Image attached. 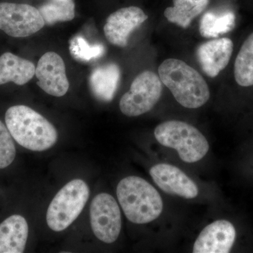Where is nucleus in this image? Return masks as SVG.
Listing matches in <instances>:
<instances>
[{
    "mask_svg": "<svg viewBox=\"0 0 253 253\" xmlns=\"http://www.w3.org/2000/svg\"><path fill=\"white\" fill-rule=\"evenodd\" d=\"M234 77L240 86L253 85V33L244 42L237 55Z\"/></svg>",
    "mask_w": 253,
    "mask_h": 253,
    "instance_id": "nucleus-19",
    "label": "nucleus"
},
{
    "mask_svg": "<svg viewBox=\"0 0 253 253\" xmlns=\"http://www.w3.org/2000/svg\"><path fill=\"white\" fill-rule=\"evenodd\" d=\"M36 68L29 60L11 52L4 53L0 56V85L11 82L17 85H24L34 77Z\"/></svg>",
    "mask_w": 253,
    "mask_h": 253,
    "instance_id": "nucleus-16",
    "label": "nucleus"
},
{
    "mask_svg": "<svg viewBox=\"0 0 253 253\" xmlns=\"http://www.w3.org/2000/svg\"><path fill=\"white\" fill-rule=\"evenodd\" d=\"M235 25V15L230 11H208L200 21L199 31L204 38H217L232 31Z\"/></svg>",
    "mask_w": 253,
    "mask_h": 253,
    "instance_id": "nucleus-18",
    "label": "nucleus"
},
{
    "mask_svg": "<svg viewBox=\"0 0 253 253\" xmlns=\"http://www.w3.org/2000/svg\"><path fill=\"white\" fill-rule=\"evenodd\" d=\"M117 197L126 217L134 224L151 222L162 213L163 204L159 193L139 176H127L120 181Z\"/></svg>",
    "mask_w": 253,
    "mask_h": 253,
    "instance_id": "nucleus-3",
    "label": "nucleus"
},
{
    "mask_svg": "<svg viewBox=\"0 0 253 253\" xmlns=\"http://www.w3.org/2000/svg\"><path fill=\"white\" fill-rule=\"evenodd\" d=\"M150 174L158 187L167 194L192 199L199 195V188L180 169L172 165L161 163L153 166Z\"/></svg>",
    "mask_w": 253,
    "mask_h": 253,
    "instance_id": "nucleus-11",
    "label": "nucleus"
},
{
    "mask_svg": "<svg viewBox=\"0 0 253 253\" xmlns=\"http://www.w3.org/2000/svg\"><path fill=\"white\" fill-rule=\"evenodd\" d=\"M38 85L46 94L61 97L69 89L66 65L62 58L54 51L46 52L40 59L36 68Z\"/></svg>",
    "mask_w": 253,
    "mask_h": 253,
    "instance_id": "nucleus-9",
    "label": "nucleus"
},
{
    "mask_svg": "<svg viewBox=\"0 0 253 253\" xmlns=\"http://www.w3.org/2000/svg\"><path fill=\"white\" fill-rule=\"evenodd\" d=\"M16 146L7 126L0 121V169L7 168L16 157Z\"/></svg>",
    "mask_w": 253,
    "mask_h": 253,
    "instance_id": "nucleus-22",
    "label": "nucleus"
},
{
    "mask_svg": "<svg viewBox=\"0 0 253 253\" xmlns=\"http://www.w3.org/2000/svg\"><path fill=\"white\" fill-rule=\"evenodd\" d=\"M147 18V15L137 6L118 9L106 19L104 27L105 36L113 45L126 47L131 33Z\"/></svg>",
    "mask_w": 253,
    "mask_h": 253,
    "instance_id": "nucleus-10",
    "label": "nucleus"
},
{
    "mask_svg": "<svg viewBox=\"0 0 253 253\" xmlns=\"http://www.w3.org/2000/svg\"><path fill=\"white\" fill-rule=\"evenodd\" d=\"M158 74L174 99L184 107L198 109L210 99L209 87L204 78L181 60L166 59L160 65Z\"/></svg>",
    "mask_w": 253,
    "mask_h": 253,
    "instance_id": "nucleus-2",
    "label": "nucleus"
},
{
    "mask_svg": "<svg viewBox=\"0 0 253 253\" xmlns=\"http://www.w3.org/2000/svg\"><path fill=\"white\" fill-rule=\"evenodd\" d=\"M5 123L13 139L25 149L46 151L57 142L58 132L54 126L25 105L10 107L5 114Z\"/></svg>",
    "mask_w": 253,
    "mask_h": 253,
    "instance_id": "nucleus-1",
    "label": "nucleus"
},
{
    "mask_svg": "<svg viewBox=\"0 0 253 253\" xmlns=\"http://www.w3.org/2000/svg\"><path fill=\"white\" fill-rule=\"evenodd\" d=\"M210 0H173V6L165 10L168 21L187 28L195 18L207 8Z\"/></svg>",
    "mask_w": 253,
    "mask_h": 253,
    "instance_id": "nucleus-17",
    "label": "nucleus"
},
{
    "mask_svg": "<svg viewBox=\"0 0 253 253\" xmlns=\"http://www.w3.org/2000/svg\"><path fill=\"white\" fill-rule=\"evenodd\" d=\"M233 48L232 41L227 38L208 41L198 48V61L206 76L215 78L227 66Z\"/></svg>",
    "mask_w": 253,
    "mask_h": 253,
    "instance_id": "nucleus-13",
    "label": "nucleus"
},
{
    "mask_svg": "<svg viewBox=\"0 0 253 253\" xmlns=\"http://www.w3.org/2000/svg\"><path fill=\"white\" fill-rule=\"evenodd\" d=\"M154 135L163 146L175 149L186 163L198 162L209 151V144L204 134L197 128L182 121H169L158 125Z\"/></svg>",
    "mask_w": 253,
    "mask_h": 253,
    "instance_id": "nucleus-4",
    "label": "nucleus"
},
{
    "mask_svg": "<svg viewBox=\"0 0 253 253\" xmlns=\"http://www.w3.org/2000/svg\"><path fill=\"white\" fill-rule=\"evenodd\" d=\"M89 196L85 181L76 179L63 186L51 201L46 212V223L51 230L67 229L81 214Z\"/></svg>",
    "mask_w": 253,
    "mask_h": 253,
    "instance_id": "nucleus-5",
    "label": "nucleus"
},
{
    "mask_svg": "<svg viewBox=\"0 0 253 253\" xmlns=\"http://www.w3.org/2000/svg\"><path fill=\"white\" fill-rule=\"evenodd\" d=\"M45 25L39 9L26 4L0 3V30L13 38H26Z\"/></svg>",
    "mask_w": 253,
    "mask_h": 253,
    "instance_id": "nucleus-7",
    "label": "nucleus"
},
{
    "mask_svg": "<svg viewBox=\"0 0 253 253\" xmlns=\"http://www.w3.org/2000/svg\"><path fill=\"white\" fill-rule=\"evenodd\" d=\"M91 229L94 235L106 244L118 239L122 228L121 212L111 195L101 193L95 196L90 206Z\"/></svg>",
    "mask_w": 253,
    "mask_h": 253,
    "instance_id": "nucleus-8",
    "label": "nucleus"
},
{
    "mask_svg": "<svg viewBox=\"0 0 253 253\" xmlns=\"http://www.w3.org/2000/svg\"><path fill=\"white\" fill-rule=\"evenodd\" d=\"M70 52L75 59L82 62H88L97 59L105 52L104 45L91 44L81 36H75L70 42Z\"/></svg>",
    "mask_w": 253,
    "mask_h": 253,
    "instance_id": "nucleus-21",
    "label": "nucleus"
},
{
    "mask_svg": "<svg viewBox=\"0 0 253 253\" xmlns=\"http://www.w3.org/2000/svg\"><path fill=\"white\" fill-rule=\"evenodd\" d=\"M236 232L234 225L221 219L204 228L195 241L194 253H227L235 242Z\"/></svg>",
    "mask_w": 253,
    "mask_h": 253,
    "instance_id": "nucleus-12",
    "label": "nucleus"
},
{
    "mask_svg": "<svg viewBox=\"0 0 253 253\" xmlns=\"http://www.w3.org/2000/svg\"><path fill=\"white\" fill-rule=\"evenodd\" d=\"M28 237L27 221L14 214L0 224V253H22Z\"/></svg>",
    "mask_w": 253,
    "mask_h": 253,
    "instance_id": "nucleus-14",
    "label": "nucleus"
},
{
    "mask_svg": "<svg viewBox=\"0 0 253 253\" xmlns=\"http://www.w3.org/2000/svg\"><path fill=\"white\" fill-rule=\"evenodd\" d=\"M162 82L156 73L146 71L138 75L130 89L120 101V109L125 116L136 117L149 112L162 94Z\"/></svg>",
    "mask_w": 253,
    "mask_h": 253,
    "instance_id": "nucleus-6",
    "label": "nucleus"
},
{
    "mask_svg": "<svg viewBox=\"0 0 253 253\" xmlns=\"http://www.w3.org/2000/svg\"><path fill=\"white\" fill-rule=\"evenodd\" d=\"M121 78L118 65L109 63L95 68L89 77V87L95 97L103 102H110L114 98Z\"/></svg>",
    "mask_w": 253,
    "mask_h": 253,
    "instance_id": "nucleus-15",
    "label": "nucleus"
},
{
    "mask_svg": "<svg viewBox=\"0 0 253 253\" xmlns=\"http://www.w3.org/2000/svg\"><path fill=\"white\" fill-rule=\"evenodd\" d=\"M74 0H48L40 7L46 25L72 21L75 18Z\"/></svg>",
    "mask_w": 253,
    "mask_h": 253,
    "instance_id": "nucleus-20",
    "label": "nucleus"
}]
</instances>
